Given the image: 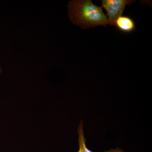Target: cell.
Instances as JSON below:
<instances>
[{"mask_svg":"<svg viewBox=\"0 0 152 152\" xmlns=\"http://www.w3.org/2000/svg\"><path fill=\"white\" fill-rule=\"evenodd\" d=\"M67 7L70 20L82 28L108 24L107 17L102 8L94 4L91 0L69 1Z\"/></svg>","mask_w":152,"mask_h":152,"instance_id":"6da1fadb","label":"cell"},{"mask_svg":"<svg viewBox=\"0 0 152 152\" xmlns=\"http://www.w3.org/2000/svg\"><path fill=\"white\" fill-rule=\"evenodd\" d=\"M114 26L124 33L133 32L135 28V23L132 19L126 16H121L117 19Z\"/></svg>","mask_w":152,"mask_h":152,"instance_id":"277c9868","label":"cell"},{"mask_svg":"<svg viewBox=\"0 0 152 152\" xmlns=\"http://www.w3.org/2000/svg\"><path fill=\"white\" fill-rule=\"evenodd\" d=\"M78 134L79 150L77 152H94L89 150L86 145V138L85 137L84 132L83 129V123L82 121L80 122V124L77 129ZM102 152H125L119 148H116L115 149L111 148L109 151H105Z\"/></svg>","mask_w":152,"mask_h":152,"instance_id":"3957f363","label":"cell"},{"mask_svg":"<svg viewBox=\"0 0 152 152\" xmlns=\"http://www.w3.org/2000/svg\"><path fill=\"white\" fill-rule=\"evenodd\" d=\"M135 1L131 0H102L101 7L106 11L108 24L114 26L117 19L121 16L127 5H131Z\"/></svg>","mask_w":152,"mask_h":152,"instance_id":"7a4b0ae2","label":"cell"},{"mask_svg":"<svg viewBox=\"0 0 152 152\" xmlns=\"http://www.w3.org/2000/svg\"><path fill=\"white\" fill-rule=\"evenodd\" d=\"M2 71V68L0 67V75Z\"/></svg>","mask_w":152,"mask_h":152,"instance_id":"5b68a950","label":"cell"}]
</instances>
